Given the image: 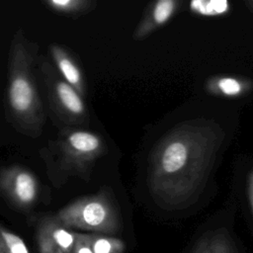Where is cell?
<instances>
[{
  "label": "cell",
  "instance_id": "obj_1",
  "mask_svg": "<svg viewBox=\"0 0 253 253\" xmlns=\"http://www.w3.org/2000/svg\"><path fill=\"white\" fill-rule=\"evenodd\" d=\"M34 53L22 31L16 32L8 58L7 106L14 126L27 135L39 136L45 117L32 70Z\"/></svg>",
  "mask_w": 253,
  "mask_h": 253
},
{
  "label": "cell",
  "instance_id": "obj_2",
  "mask_svg": "<svg viewBox=\"0 0 253 253\" xmlns=\"http://www.w3.org/2000/svg\"><path fill=\"white\" fill-rule=\"evenodd\" d=\"M42 150L50 180L60 185L71 176L88 182L95 162L107 151V145L94 131L65 128Z\"/></svg>",
  "mask_w": 253,
  "mask_h": 253
},
{
  "label": "cell",
  "instance_id": "obj_3",
  "mask_svg": "<svg viewBox=\"0 0 253 253\" xmlns=\"http://www.w3.org/2000/svg\"><path fill=\"white\" fill-rule=\"evenodd\" d=\"M54 217L68 229L109 235L120 228L118 209L106 190L74 200L60 209Z\"/></svg>",
  "mask_w": 253,
  "mask_h": 253
},
{
  "label": "cell",
  "instance_id": "obj_4",
  "mask_svg": "<svg viewBox=\"0 0 253 253\" xmlns=\"http://www.w3.org/2000/svg\"><path fill=\"white\" fill-rule=\"evenodd\" d=\"M40 68L46 86L49 105L54 114L69 126L87 124L89 115L83 96L64 81L46 60L41 61Z\"/></svg>",
  "mask_w": 253,
  "mask_h": 253
},
{
  "label": "cell",
  "instance_id": "obj_5",
  "mask_svg": "<svg viewBox=\"0 0 253 253\" xmlns=\"http://www.w3.org/2000/svg\"><path fill=\"white\" fill-rule=\"evenodd\" d=\"M36 175L21 165H11L0 170V193L14 206L29 209L39 197Z\"/></svg>",
  "mask_w": 253,
  "mask_h": 253
},
{
  "label": "cell",
  "instance_id": "obj_6",
  "mask_svg": "<svg viewBox=\"0 0 253 253\" xmlns=\"http://www.w3.org/2000/svg\"><path fill=\"white\" fill-rule=\"evenodd\" d=\"M183 253H248L245 245L229 225L217 224L204 228L186 245Z\"/></svg>",
  "mask_w": 253,
  "mask_h": 253
},
{
  "label": "cell",
  "instance_id": "obj_7",
  "mask_svg": "<svg viewBox=\"0 0 253 253\" xmlns=\"http://www.w3.org/2000/svg\"><path fill=\"white\" fill-rule=\"evenodd\" d=\"M76 233L60 224L54 215L42 218L37 230L40 253H72Z\"/></svg>",
  "mask_w": 253,
  "mask_h": 253
},
{
  "label": "cell",
  "instance_id": "obj_8",
  "mask_svg": "<svg viewBox=\"0 0 253 253\" xmlns=\"http://www.w3.org/2000/svg\"><path fill=\"white\" fill-rule=\"evenodd\" d=\"M54 68L60 77L83 97L86 94V81L83 71L75 57L64 46L51 43L48 47Z\"/></svg>",
  "mask_w": 253,
  "mask_h": 253
},
{
  "label": "cell",
  "instance_id": "obj_9",
  "mask_svg": "<svg viewBox=\"0 0 253 253\" xmlns=\"http://www.w3.org/2000/svg\"><path fill=\"white\" fill-rule=\"evenodd\" d=\"M187 155L186 146L180 141H172L164 145L155 158L153 181L162 175H170L182 169L187 161Z\"/></svg>",
  "mask_w": 253,
  "mask_h": 253
},
{
  "label": "cell",
  "instance_id": "obj_10",
  "mask_svg": "<svg viewBox=\"0 0 253 253\" xmlns=\"http://www.w3.org/2000/svg\"><path fill=\"white\" fill-rule=\"evenodd\" d=\"M176 5L177 2L174 0H159L155 2L137 25L132 38L135 41H139L156 27L165 24L175 12Z\"/></svg>",
  "mask_w": 253,
  "mask_h": 253
},
{
  "label": "cell",
  "instance_id": "obj_11",
  "mask_svg": "<svg viewBox=\"0 0 253 253\" xmlns=\"http://www.w3.org/2000/svg\"><path fill=\"white\" fill-rule=\"evenodd\" d=\"M49 10L68 16L78 17L95 9L97 2L94 0H45L42 1Z\"/></svg>",
  "mask_w": 253,
  "mask_h": 253
},
{
  "label": "cell",
  "instance_id": "obj_12",
  "mask_svg": "<svg viewBox=\"0 0 253 253\" xmlns=\"http://www.w3.org/2000/svg\"><path fill=\"white\" fill-rule=\"evenodd\" d=\"M90 240L94 253H124L126 249L122 239L110 235L90 233Z\"/></svg>",
  "mask_w": 253,
  "mask_h": 253
},
{
  "label": "cell",
  "instance_id": "obj_13",
  "mask_svg": "<svg viewBox=\"0 0 253 253\" xmlns=\"http://www.w3.org/2000/svg\"><path fill=\"white\" fill-rule=\"evenodd\" d=\"M190 9L202 16H218L229 10V3L225 0H194L190 3Z\"/></svg>",
  "mask_w": 253,
  "mask_h": 253
},
{
  "label": "cell",
  "instance_id": "obj_14",
  "mask_svg": "<svg viewBox=\"0 0 253 253\" xmlns=\"http://www.w3.org/2000/svg\"><path fill=\"white\" fill-rule=\"evenodd\" d=\"M0 253H30L25 241L0 224Z\"/></svg>",
  "mask_w": 253,
  "mask_h": 253
},
{
  "label": "cell",
  "instance_id": "obj_15",
  "mask_svg": "<svg viewBox=\"0 0 253 253\" xmlns=\"http://www.w3.org/2000/svg\"><path fill=\"white\" fill-rule=\"evenodd\" d=\"M219 90L228 96L237 95L241 91L240 83L234 78H222L218 81Z\"/></svg>",
  "mask_w": 253,
  "mask_h": 253
},
{
  "label": "cell",
  "instance_id": "obj_16",
  "mask_svg": "<svg viewBox=\"0 0 253 253\" xmlns=\"http://www.w3.org/2000/svg\"><path fill=\"white\" fill-rule=\"evenodd\" d=\"M72 253H94L91 247L90 233H76V241Z\"/></svg>",
  "mask_w": 253,
  "mask_h": 253
},
{
  "label": "cell",
  "instance_id": "obj_17",
  "mask_svg": "<svg viewBox=\"0 0 253 253\" xmlns=\"http://www.w3.org/2000/svg\"><path fill=\"white\" fill-rule=\"evenodd\" d=\"M248 202H249V207L251 211V214L253 217V170L249 173L248 176Z\"/></svg>",
  "mask_w": 253,
  "mask_h": 253
},
{
  "label": "cell",
  "instance_id": "obj_18",
  "mask_svg": "<svg viewBox=\"0 0 253 253\" xmlns=\"http://www.w3.org/2000/svg\"><path fill=\"white\" fill-rule=\"evenodd\" d=\"M57 253H64V252H63V251H58Z\"/></svg>",
  "mask_w": 253,
  "mask_h": 253
}]
</instances>
